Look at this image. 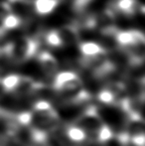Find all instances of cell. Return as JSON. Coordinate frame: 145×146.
Segmentation results:
<instances>
[{"label":"cell","mask_w":145,"mask_h":146,"mask_svg":"<svg viewBox=\"0 0 145 146\" xmlns=\"http://www.w3.org/2000/svg\"><path fill=\"white\" fill-rule=\"evenodd\" d=\"M64 136L71 143L77 144V145L83 144V142H85L87 140L85 133L81 128H79L75 124H73V123L72 124H69L68 126H66L64 131Z\"/></svg>","instance_id":"30bf717a"},{"label":"cell","mask_w":145,"mask_h":146,"mask_svg":"<svg viewBox=\"0 0 145 146\" xmlns=\"http://www.w3.org/2000/svg\"><path fill=\"white\" fill-rule=\"evenodd\" d=\"M73 124L85 133L89 141H95L101 144H103L114 134L113 131L103 122L95 106L85 108Z\"/></svg>","instance_id":"7a4b0ae2"},{"label":"cell","mask_w":145,"mask_h":146,"mask_svg":"<svg viewBox=\"0 0 145 146\" xmlns=\"http://www.w3.org/2000/svg\"><path fill=\"white\" fill-rule=\"evenodd\" d=\"M113 8L125 16H134L138 13H144V6L138 0H115Z\"/></svg>","instance_id":"52a82bcc"},{"label":"cell","mask_w":145,"mask_h":146,"mask_svg":"<svg viewBox=\"0 0 145 146\" xmlns=\"http://www.w3.org/2000/svg\"><path fill=\"white\" fill-rule=\"evenodd\" d=\"M79 53L83 58H91L107 52L99 43L93 41H85L79 44Z\"/></svg>","instance_id":"9c48e42d"},{"label":"cell","mask_w":145,"mask_h":146,"mask_svg":"<svg viewBox=\"0 0 145 146\" xmlns=\"http://www.w3.org/2000/svg\"><path fill=\"white\" fill-rule=\"evenodd\" d=\"M38 63L42 73L48 79H54L59 73V62L50 52L43 51L38 55Z\"/></svg>","instance_id":"8992f818"},{"label":"cell","mask_w":145,"mask_h":146,"mask_svg":"<svg viewBox=\"0 0 145 146\" xmlns=\"http://www.w3.org/2000/svg\"><path fill=\"white\" fill-rule=\"evenodd\" d=\"M53 88L65 104H81L89 100L81 78L73 71L59 72L53 79Z\"/></svg>","instance_id":"6da1fadb"},{"label":"cell","mask_w":145,"mask_h":146,"mask_svg":"<svg viewBox=\"0 0 145 146\" xmlns=\"http://www.w3.org/2000/svg\"><path fill=\"white\" fill-rule=\"evenodd\" d=\"M125 138L136 146H144V119L141 116L126 117L122 131Z\"/></svg>","instance_id":"5b68a950"},{"label":"cell","mask_w":145,"mask_h":146,"mask_svg":"<svg viewBox=\"0 0 145 146\" xmlns=\"http://www.w3.org/2000/svg\"><path fill=\"white\" fill-rule=\"evenodd\" d=\"M79 31L75 25H63L57 29L48 31L45 35L47 44L54 48L73 46L79 42Z\"/></svg>","instance_id":"277c9868"},{"label":"cell","mask_w":145,"mask_h":146,"mask_svg":"<svg viewBox=\"0 0 145 146\" xmlns=\"http://www.w3.org/2000/svg\"><path fill=\"white\" fill-rule=\"evenodd\" d=\"M60 0H33L34 13L40 16H48L56 10Z\"/></svg>","instance_id":"ba28073f"},{"label":"cell","mask_w":145,"mask_h":146,"mask_svg":"<svg viewBox=\"0 0 145 146\" xmlns=\"http://www.w3.org/2000/svg\"><path fill=\"white\" fill-rule=\"evenodd\" d=\"M38 47L37 39L25 36L7 43L2 48L10 61L16 64H22L36 54Z\"/></svg>","instance_id":"3957f363"}]
</instances>
